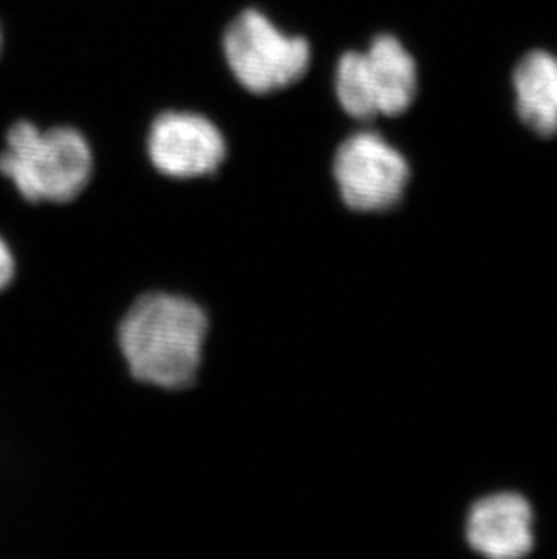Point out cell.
I'll return each instance as SVG.
<instances>
[{
  "label": "cell",
  "mask_w": 557,
  "mask_h": 559,
  "mask_svg": "<svg viewBox=\"0 0 557 559\" xmlns=\"http://www.w3.org/2000/svg\"><path fill=\"white\" fill-rule=\"evenodd\" d=\"M95 173V151L74 127L40 129L21 120L5 132L0 178L27 205H69L90 189Z\"/></svg>",
  "instance_id": "7a4b0ae2"
},
{
  "label": "cell",
  "mask_w": 557,
  "mask_h": 559,
  "mask_svg": "<svg viewBox=\"0 0 557 559\" xmlns=\"http://www.w3.org/2000/svg\"><path fill=\"white\" fill-rule=\"evenodd\" d=\"M330 173L341 205L363 216L393 211L411 178L404 154L375 131L349 134L335 148Z\"/></svg>",
  "instance_id": "5b68a950"
},
{
  "label": "cell",
  "mask_w": 557,
  "mask_h": 559,
  "mask_svg": "<svg viewBox=\"0 0 557 559\" xmlns=\"http://www.w3.org/2000/svg\"><path fill=\"white\" fill-rule=\"evenodd\" d=\"M416 93L415 59L393 35H379L366 51H347L336 62V100L347 117L360 122L404 115Z\"/></svg>",
  "instance_id": "3957f363"
},
{
  "label": "cell",
  "mask_w": 557,
  "mask_h": 559,
  "mask_svg": "<svg viewBox=\"0 0 557 559\" xmlns=\"http://www.w3.org/2000/svg\"><path fill=\"white\" fill-rule=\"evenodd\" d=\"M0 51H2V27H0Z\"/></svg>",
  "instance_id": "30bf717a"
},
{
  "label": "cell",
  "mask_w": 557,
  "mask_h": 559,
  "mask_svg": "<svg viewBox=\"0 0 557 559\" xmlns=\"http://www.w3.org/2000/svg\"><path fill=\"white\" fill-rule=\"evenodd\" d=\"M145 154L159 178L192 183L220 175L228 158V143L205 115L165 111L149 127Z\"/></svg>",
  "instance_id": "8992f818"
},
{
  "label": "cell",
  "mask_w": 557,
  "mask_h": 559,
  "mask_svg": "<svg viewBox=\"0 0 557 559\" xmlns=\"http://www.w3.org/2000/svg\"><path fill=\"white\" fill-rule=\"evenodd\" d=\"M515 111L537 136L557 132V57L542 49L526 53L512 74Z\"/></svg>",
  "instance_id": "ba28073f"
},
{
  "label": "cell",
  "mask_w": 557,
  "mask_h": 559,
  "mask_svg": "<svg viewBox=\"0 0 557 559\" xmlns=\"http://www.w3.org/2000/svg\"><path fill=\"white\" fill-rule=\"evenodd\" d=\"M16 259L4 236H0V292L8 290L15 281Z\"/></svg>",
  "instance_id": "9c48e42d"
},
{
  "label": "cell",
  "mask_w": 557,
  "mask_h": 559,
  "mask_svg": "<svg viewBox=\"0 0 557 559\" xmlns=\"http://www.w3.org/2000/svg\"><path fill=\"white\" fill-rule=\"evenodd\" d=\"M532 509L514 492H500L476 501L469 512L467 539L479 555L490 559H515L534 547Z\"/></svg>",
  "instance_id": "52a82bcc"
},
{
  "label": "cell",
  "mask_w": 557,
  "mask_h": 559,
  "mask_svg": "<svg viewBox=\"0 0 557 559\" xmlns=\"http://www.w3.org/2000/svg\"><path fill=\"white\" fill-rule=\"evenodd\" d=\"M226 66L242 90L270 95L299 82L310 68L306 38L284 33L263 11L247 10L223 35Z\"/></svg>",
  "instance_id": "277c9868"
},
{
  "label": "cell",
  "mask_w": 557,
  "mask_h": 559,
  "mask_svg": "<svg viewBox=\"0 0 557 559\" xmlns=\"http://www.w3.org/2000/svg\"><path fill=\"white\" fill-rule=\"evenodd\" d=\"M211 317L192 297L143 292L116 324V346L137 384L179 393L194 388L205 360Z\"/></svg>",
  "instance_id": "6da1fadb"
}]
</instances>
